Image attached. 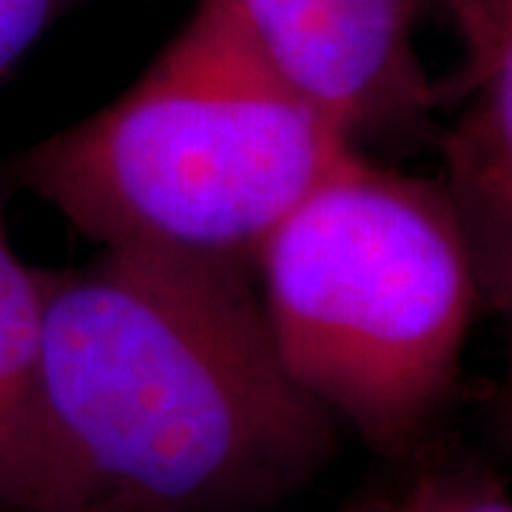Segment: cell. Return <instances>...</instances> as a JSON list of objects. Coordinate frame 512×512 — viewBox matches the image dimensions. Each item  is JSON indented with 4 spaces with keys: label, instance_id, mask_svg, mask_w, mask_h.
Listing matches in <instances>:
<instances>
[{
    "label": "cell",
    "instance_id": "1",
    "mask_svg": "<svg viewBox=\"0 0 512 512\" xmlns=\"http://www.w3.org/2000/svg\"><path fill=\"white\" fill-rule=\"evenodd\" d=\"M43 407L83 512H251L336 421L293 382L245 262L97 248L49 268Z\"/></svg>",
    "mask_w": 512,
    "mask_h": 512
},
{
    "label": "cell",
    "instance_id": "2",
    "mask_svg": "<svg viewBox=\"0 0 512 512\" xmlns=\"http://www.w3.org/2000/svg\"><path fill=\"white\" fill-rule=\"evenodd\" d=\"M353 143L288 92L214 0L126 92L3 177L97 248L254 265Z\"/></svg>",
    "mask_w": 512,
    "mask_h": 512
},
{
    "label": "cell",
    "instance_id": "3",
    "mask_svg": "<svg viewBox=\"0 0 512 512\" xmlns=\"http://www.w3.org/2000/svg\"><path fill=\"white\" fill-rule=\"evenodd\" d=\"M282 362L367 447L404 456L439 419L484 299L444 180L348 151L254 256Z\"/></svg>",
    "mask_w": 512,
    "mask_h": 512
},
{
    "label": "cell",
    "instance_id": "4",
    "mask_svg": "<svg viewBox=\"0 0 512 512\" xmlns=\"http://www.w3.org/2000/svg\"><path fill=\"white\" fill-rule=\"evenodd\" d=\"M274 77L345 140L419 131L439 109L416 26L433 0H214Z\"/></svg>",
    "mask_w": 512,
    "mask_h": 512
},
{
    "label": "cell",
    "instance_id": "5",
    "mask_svg": "<svg viewBox=\"0 0 512 512\" xmlns=\"http://www.w3.org/2000/svg\"><path fill=\"white\" fill-rule=\"evenodd\" d=\"M49 268L18 254L0 188V507L83 512L43 407V316Z\"/></svg>",
    "mask_w": 512,
    "mask_h": 512
},
{
    "label": "cell",
    "instance_id": "6",
    "mask_svg": "<svg viewBox=\"0 0 512 512\" xmlns=\"http://www.w3.org/2000/svg\"><path fill=\"white\" fill-rule=\"evenodd\" d=\"M461 46L441 86L453 120L441 131V180L464 220L512 202V0H433Z\"/></svg>",
    "mask_w": 512,
    "mask_h": 512
},
{
    "label": "cell",
    "instance_id": "7",
    "mask_svg": "<svg viewBox=\"0 0 512 512\" xmlns=\"http://www.w3.org/2000/svg\"><path fill=\"white\" fill-rule=\"evenodd\" d=\"M393 512H512V498L481 473L436 470L393 498Z\"/></svg>",
    "mask_w": 512,
    "mask_h": 512
},
{
    "label": "cell",
    "instance_id": "8",
    "mask_svg": "<svg viewBox=\"0 0 512 512\" xmlns=\"http://www.w3.org/2000/svg\"><path fill=\"white\" fill-rule=\"evenodd\" d=\"M476 245L481 291L504 319L512 353V202L476 220H464Z\"/></svg>",
    "mask_w": 512,
    "mask_h": 512
},
{
    "label": "cell",
    "instance_id": "9",
    "mask_svg": "<svg viewBox=\"0 0 512 512\" xmlns=\"http://www.w3.org/2000/svg\"><path fill=\"white\" fill-rule=\"evenodd\" d=\"M83 0H0V83Z\"/></svg>",
    "mask_w": 512,
    "mask_h": 512
},
{
    "label": "cell",
    "instance_id": "10",
    "mask_svg": "<svg viewBox=\"0 0 512 512\" xmlns=\"http://www.w3.org/2000/svg\"><path fill=\"white\" fill-rule=\"evenodd\" d=\"M336 512H393V498H379V495H367L359 501H350L342 510Z\"/></svg>",
    "mask_w": 512,
    "mask_h": 512
},
{
    "label": "cell",
    "instance_id": "11",
    "mask_svg": "<svg viewBox=\"0 0 512 512\" xmlns=\"http://www.w3.org/2000/svg\"><path fill=\"white\" fill-rule=\"evenodd\" d=\"M507 402H510V421H512V353H510V376H507Z\"/></svg>",
    "mask_w": 512,
    "mask_h": 512
},
{
    "label": "cell",
    "instance_id": "12",
    "mask_svg": "<svg viewBox=\"0 0 512 512\" xmlns=\"http://www.w3.org/2000/svg\"><path fill=\"white\" fill-rule=\"evenodd\" d=\"M0 512H12V510H6V507H0Z\"/></svg>",
    "mask_w": 512,
    "mask_h": 512
}]
</instances>
